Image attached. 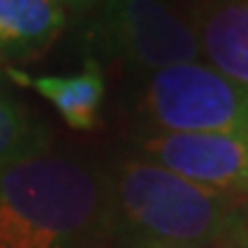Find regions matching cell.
Listing matches in <instances>:
<instances>
[{
	"instance_id": "1",
	"label": "cell",
	"mask_w": 248,
	"mask_h": 248,
	"mask_svg": "<svg viewBox=\"0 0 248 248\" xmlns=\"http://www.w3.org/2000/svg\"><path fill=\"white\" fill-rule=\"evenodd\" d=\"M108 179L76 156L0 163V248H94L106 239Z\"/></svg>"
},
{
	"instance_id": "6",
	"label": "cell",
	"mask_w": 248,
	"mask_h": 248,
	"mask_svg": "<svg viewBox=\"0 0 248 248\" xmlns=\"http://www.w3.org/2000/svg\"><path fill=\"white\" fill-rule=\"evenodd\" d=\"M188 26L209 67L248 92V0H198Z\"/></svg>"
},
{
	"instance_id": "2",
	"label": "cell",
	"mask_w": 248,
	"mask_h": 248,
	"mask_svg": "<svg viewBox=\"0 0 248 248\" xmlns=\"http://www.w3.org/2000/svg\"><path fill=\"white\" fill-rule=\"evenodd\" d=\"M108 179L106 237L120 248L221 246L239 228L228 193L147 159L117 163Z\"/></svg>"
},
{
	"instance_id": "4",
	"label": "cell",
	"mask_w": 248,
	"mask_h": 248,
	"mask_svg": "<svg viewBox=\"0 0 248 248\" xmlns=\"http://www.w3.org/2000/svg\"><path fill=\"white\" fill-rule=\"evenodd\" d=\"M94 42L133 69H166L200 55L191 26L166 0H104Z\"/></svg>"
},
{
	"instance_id": "3",
	"label": "cell",
	"mask_w": 248,
	"mask_h": 248,
	"mask_svg": "<svg viewBox=\"0 0 248 248\" xmlns=\"http://www.w3.org/2000/svg\"><path fill=\"white\" fill-rule=\"evenodd\" d=\"M136 113L154 133H248V92L204 62L154 71Z\"/></svg>"
},
{
	"instance_id": "9",
	"label": "cell",
	"mask_w": 248,
	"mask_h": 248,
	"mask_svg": "<svg viewBox=\"0 0 248 248\" xmlns=\"http://www.w3.org/2000/svg\"><path fill=\"white\" fill-rule=\"evenodd\" d=\"M51 142L53 136L44 124L28 115L26 108L0 88V163L46 154Z\"/></svg>"
},
{
	"instance_id": "8",
	"label": "cell",
	"mask_w": 248,
	"mask_h": 248,
	"mask_svg": "<svg viewBox=\"0 0 248 248\" xmlns=\"http://www.w3.org/2000/svg\"><path fill=\"white\" fill-rule=\"evenodd\" d=\"M64 18L53 0H0V55L35 58L60 35Z\"/></svg>"
},
{
	"instance_id": "5",
	"label": "cell",
	"mask_w": 248,
	"mask_h": 248,
	"mask_svg": "<svg viewBox=\"0 0 248 248\" xmlns=\"http://www.w3.org/2000/svg\"><path fill=\"white\" fill-rule=\"evenodd\" d=\"M142 159L221 193H248V133H152Z\"/></svg>"
},
{
	"instance_id": "7",
	"label": "cell",
	"mask_w": 248,
	"mask_h": 248,
	"mask_svg": "<svg viewBox=\"0 0 248 248\" xmlns=\"http://www.w3.org/2000/svg\"><path fill=\"white\" fill-rule=\"evenodd\" d=\"M7 76L26 88H35L37 94L51 101L67 126L76 131L94 129L106 92L104 71L94 58H88L85 67L74 76H32L18 69H7Z\"/></svg>"
},
{
	"instance_id": "11",
	"label": "cell",
	"mask_w": 248,
	"mask_h": 248,
	"mask_svg": "<svg viewBox=\"0 0 248 248\" xmlns=\"http://www.w3.org/2000/svg\"><path fill=\"white\" fill-rule=\"evenodd\" d=\"M202 248H223V244H221V246H202Z\"/></svg>"
},
{
	"instance_id": "10",
	"label": "cell",
	"mask_w": 248,
	"mask_h": 248,
	"mask_svg": "<svg viewBox=\"0 0 248 248\" xmlns=\"http://www.w3.org/2000/svg\"><path fill=\"white\" fill-rule=\"evenodd\" d=\"M53 2L60 5L64 14H67V9L74 12V14H83V12H88L90 7H94L97 0H53Z\"/></svg>"
}]
</instances>
